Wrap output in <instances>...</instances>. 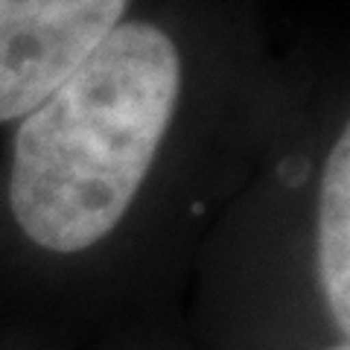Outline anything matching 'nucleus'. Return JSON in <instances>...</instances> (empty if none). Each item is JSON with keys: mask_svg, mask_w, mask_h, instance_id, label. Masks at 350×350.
<instances>
[{"mask_svg": "<svg viewBox=\"0 0 350 350\" xmlns=\"http://www.w3.org/2000/svg\"><path fill=\"white\" fill-rule=\"evenodd\" d=\"M181 56L163 29L129 21L18 129L9 204L32 243L73 254L129 211L172 123Z\"/></svg>", "mask_w": 350, "mask_h": 350, "instance_id": "nucleus-1", "label": "nucleus"}, {"mask_svg": "<svg viewBox=\"0 0 350 350\" xmlns=\"http://www.w3.org/2000/svg\"><path fill=\"white\" fill-rule=\"evenodd\" d=\"M319 280L336 327L350 330V135L330 149L319 202Z\"/></svg>", "mask_w": 350, "mask_h": 350, "instance_id": "nucleus-3", "label": "nucleus"}, {"mask_svg": "<svg viewBox=\"0 0 350 350\" xmlns=\"http://www.w3.org/2000/svg\"><path fill=\"white\" fill-rule=\"evenodd\" d=\"M129 0H0V123L29 114L123 24Z\"/></svg>", "mask_w": 350, "mask_h": 350, "instance_id": "nucleus-2", "label": "nucleus"}, {"mask_svg": "<svg viewBox=\"0 0 350 350\" xmlns=\"http://www.w3.org/2000/svg\"><path fill=\"white\" fill-rule=\"evenodd\" d=\"M330 350H350L347 345H338V347H330Z\"/></svg>", "mask_w": 350, "mask_h": 350, "instance_id": "nucleus-4", "label": "nucleus"}]
</instances>
